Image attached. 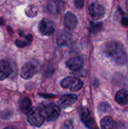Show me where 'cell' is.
I'll return each mask as SVG.
<instances>
[{"instance_id": "3", "label": "cell", "mask_w": 128, "mask_h": 129, "mask_svg": "<svg viewBox=\"0 0 128 129\" xmlns=\"http://www.w3.org/2000/svg\"><path fill=\"white\" fill-rule=\"evenodd\" d=\"M27 121L35 127H40L45 121V118L39 109L32 108L27 113Z\"/></svg>"}, {"instance_id": "17", "label": "cell", "mask_w": 128, "mask_h": 129, "mask_svg": "<svg viewBox=\"0 0 128 129\" xmlns=\"http://www.w3.org/2000/svg\"><path fill=\"white\" fill-rule=\"evenodd\" d=\"M62 3L61 2L52 0L48 4V10L52 13H58L62 8Z\"/></svg>"}, {"instance_id": "18", "label": "cell", "mask_w": 128, "mask_h": 129, "mask_svg": "<svg viewBox=\"0 0 128 129\" xmlns=\"http://www.w3.org/2000/svg\"><path fill=\"white\" fill-rule=\"evenodd\" d=\"M90 30L92 33H97L100 32L103 29V23H94L91 22L90 23Z\"/></svg>"}, {"instance_id": "11", "label": "cell", "mask_w": 128, "mask_h": 129, "mask_svg": "<svg viewBox=\"0 0 128 129\" xmlns=\"http://www.w3.org/2000/svg\"><path fill=\"white\" fill-rule=\"evenodd\" d=\"M83 63H84V60L81 57H75L69 59L66 62V66L71 70L77 71V70L81 69Z\"/></svg>"}, {"instance_id": "16", "label": "cell", "mask_w": 128, "mask_h": 129, "mask_svg": "<svg viewBox=\"0 0 128 129\" xmlns=\"http://www.w3.org/2000/svg\"><path fill=\"white\" fill-rule=\"evenodd\" d=\"M100 125H101V128L104 129L112 128L115 127V123L114 120L112 119V118H111L109 116H106V117L103 118L101 120Z\"/></svg>"}, {"instance_id": "10", "label": "cell", "mask_w": 128, "mask_h": 129, "mask_svg": "<svg viewBox=\"0 0 128 129\" xmlns=\"http://www.w3.org/2000/svg\"><path fill=\"white\" fill-rule=\"evenodd\" d=\"M12 67L10 63L5 60H0V80L8 78L12 73Z\"/></svg>"}, {"instance_id": "9", "label": "cell", "mask_w": 128, "mask_h": 129, "mask_svg": "<svg viewBox=\"0 0 128 129\" xmlns=\"http://www.w3.org/2000/svg\"><path fill=\"white\" fill-rule=\"evenodd\" d=\"M77 23H78V18L74 13L71 11H68L67 13H66L64 17V24L68 29L70 30L74 29L77 26Z\"/></svg>"}, {"instance_id": "25", "label": "cell", "mask_w": 128, "mask_h": 129, "mask_svg": "<svg viewBox=\"0 0 128 129\" xmlns=\"http://www.w3.org/2000/svg\"><path fill=\"white\" fill-rule=\"evenodd\" d=\"M56 1H58V2H63L64 0H56Z\"/></svg>"}, {"instance_id": "23", "label": "cell", "mask_w": 128, "mask_h": 129, "mask_svg": "<svg viewBox=\"0 0 128 129\" xmlns=\"http://www.w3.org/2000/svg\"><path fill=\"white\" fill-rule=\"evenodd\" d=\"M121 23L124 26H128V17H123L121 20Z\"/></svg>"}, {"instance_id": "24", "label": "cell", "mask_w": 128, "mask_h": 129, "mask_svg": "<svg viewBox=\"0 0 128 129\" xmlns=\"http://www.w3.org/2000/svg\"><path fill=\"white\" fill-rule=\"evenodd\" d=\"M127 8L128 11V0H127Z\"/></svg>"}, {"instance_id": "2", "label": "cell", "mask_w": 128, "mask_h": 129, "mask_svg": "<svg viewBox=\"0 0 128 129\" xmlns=\"http://www.w3.org/2000/svg\"><path fill=\"white\" fill-rule=\"evenodd\" d=\"M39 110L43 115L45 119L48 122H53L57 119L60 113V108L53 103L42 104L40 106Z\"/></svg>"}, {"instance_id": "7", "label": "cell", "mask_w": 128, "mask_h": 129, "mask_svg": "<svg viewBox=\"0 0 128 129\" xmlns=\"http://www.w3.org/2000/svg\"><path fill=\"white\" fill-rule=\"evenodd\" d=\"M39 29L43 35L51 36L54 32V23L49 19H43L39 24Z\"/></svg>"}, {"instance_id": "21", "label": "cell", "mask_w": 128, "mask_h": 129, "mask_svg": "<svg viewBox=\"0 0 128 129\" xmlns=\"http://www.w3.org/2000/svg\"><path fill=\"white\" fill-rule=\"evenodd\" d=\"M30 42H29V41H26V42H24V41H20V40H17L16 41V44H17V45L18 47H24V46H26Z\"/></svg>"}, {"instance_id": "8", "label": "cell", "mask_w": 128, "mask_h": 129, "mask_svg": "<svg viewBox=\"0 0 128 129\" xmlns=\"http://www.w3.org/2000/svg\"><path fill=\"white\" fill-rule=\"evenodd\" d=\"M80 116L81 120L89 128H94L96 127V122L94 119L91 116L90 112L87 108H82L80 111Z\"/></svg>"}, {"instance_id": "12", "label": "cell", "mask_w": 128, "mask_h": 129, "mask_svg": "<svg viewBox=\"0 0 128 129\" xmlns=\"http://www.w3.org/2000/svg\"><path fill=\"white\" fill-rule=\"evenodd\" d=\"M72 38V35L65 30H62L59 33L57 38V42L59 46H65L69 44Z\"/></svg>"}, {"instance_id": "22", "label": "cell", "mask_w": 128, "mask_h": 129, "mask_svg": "<svg viewBox=\"0 0 128 129\" xmlns=\"http://www.w3.org/2000/svg\"><path fill=\"white\" fill-rule=\"evenodd\" d=\"M84 0H75V5L77 8H82L84 7Z\"/></svg>"}, {"instance_id": "14", "label": "cell", "mask_w": 128, "mask_h": 129, "mask_svg": "<svg viewBox=\"0 0 128 129\" xmlns=\"http://www.w3.org/2000/svg\"><path fill=\"white\" fill-rule=\"evenodd\" d=\"M115 101L121 105H126L128 104V90L121 89L118 91L115 95Z\"/></svg>"}, {"instance_id": "20", "label": "cell", "mask_w": 128, "mask_h": 129, "mask_svg": "<svg viewBox=\"0 0 128 129\" xmlns=\"http://www.w3.org/2000/svg\"><path fill=\"white\" fill-rule=\"evenodd\" d=\"M99 110L103 112H109L111 110V107L108 103H101L99 106Z\"/></svg>"}, {"instance_id": "1", "label": "cell", "mask_w": 128, "mask_h": 129, "mask_svg": "<svg viewBox=\"0 0 128 129\" xmlns=\"http://www.w3.org/2000/svg\"><path fill=\"white\" fill-rule=\"evenodd\" d=\"M103 52L117 65L124 66L127 63V54L123 45L118 42L113 41L105 43L103 47Z\"/></svg>"}, {"instance_id": "6", "label": "cell", "mask_w": 128, "mask_h": 129, "mask_svg": "<svg viewBox=\"0 0 128 129\" xmlns=\"http://www.w3.org/2000/svg\"><path fill=\"white\" fill-rule=\"evenodd\" d=\"M89 12L91 16L96 20L102 18L105 14V8L97 2H93L89 5Z\"/></svg>"}, {"instance_id": "4", "label": "cell", "mask_w": 128, "mask_h": 129, "mask_svg": "<svg viewBox=\"0 0 128 129\" xmlns=\"http://www.w3.org/2000/svg\"><path fill=\"white\" fill-rule=\"evenodd\" d=\"M63 88L69 89L71 91H79L83 86V82L75 77H66L60 82Z\"/></svg>"}, {"instance_id": "19", "label": "cell", "mask_w": 128, "mask_h": 129, "mask_svg": "<svg viewBox=\"0 0 128 129\" xmlns=\"http://www.w3.org/2000/svg\"><path fill=\"white\" fill-rule=\"evenodd\" d=\"M25 12H26V14L28 17H35V16L37 14V13H38V8H37L36 6L32 5L28 6V7L26 8Z\"/></svg>"}, {"instance_id": "15", "label": "cell", "mask_w": 128, "mask_h": 129, "mask_svg": "<svg viewBox=\"0 0 128 129\" xmlns=\"http://www.w3.org/2000/svg\"><path fill=\"white\" fill-rule=\"evenodd\" d=\"M19 107L23 113L27 114L32 109V102L28 98H23L19 102Z\"/></svg>"}, {"instance_id": "13", "label": "cell", "mask_w": 128, "mask_h": 129, "mask_svg": "<svg viewBox=\"0 0 128 129\" xmlns=\"http://www.w3.org/2000/svg\"><path fill=\"white\" fill-rule=\"evenodd\" d=\"M77 99L78 97L75 94H66L60 98V102L63 107H67L75 104L77 101Z\"/></svg>"}, {"instance_id": "5", "label": "cell", "mask_w": 128, "mask_h": 129, "mask_svg": "<svg viewBox=\"0 0 128 129\" xmlns=\"http://www.w3.org/2000/svg\"><path fill=\"white\" fill-rule=\"evenodd\" d=\"M37 72V67L34 63H25L22 69H21V72H20V76L23 79H31Z\"/></svg>"}]
</instances>
